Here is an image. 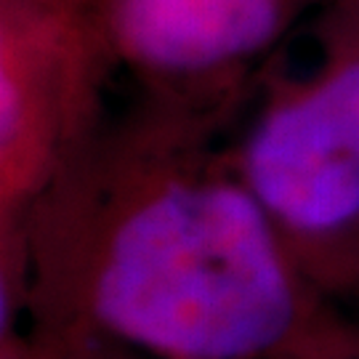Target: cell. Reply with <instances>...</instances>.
Returning <instances> with one entry per match:
<instances>
[{"label":"cell","mask_w":359,"mask_h":359,"mask_svg":"<svg viewBox=\"0 0 359 359\" xmlns=\"http://www.w3.org/2000/svg\"><path fill=\"white\" fill-rule=\"evenodd\" d=\"M243 109L139 93L29 205L25 330L56 354L301 359L348 314L301 271L229 149Z\"/></svg>","instance_id":"cell-1"},{"label":"cell","mask_w":359,"mask_h":359,"mask_svg":"<svg viewBox=\"0 0 359 359\" xmlns=\"http://www.w3.org/2000/svg\"><path fill=\"white\" fill-rule=\"evenodd\" d=\"M304 69L269 62L229 149L301 271L359 314V0H322Z\"/></svg>","instance_id":"cell-2"},{"label":"cell","mask_w":359,"mask_h":359,"mask_svg":"<svg viewBox=\"0 0 359 359\" xmlns=\"http://www.w3.org/2000/svg\"><path fill=\"white\" fill-rule=\"evenodd\" d=\"M117 69L99 0H0V221L93 139Z\"/></svg>","instance_id":"cell-3"},{"label":"cell","mask_w":359,"mask_h":359,"mask_svg":"<svg viewBox=\"0 0 359 359\" xmlns=\"http://www.w3.org/2000/svg\"><path fill=\"white\" fill-rule=\"evenodd\" d=\"M117 67L142 93L243 109L271 53L322 0H99Z\"/></svg>","instance_id":"cell-4"},{"label":"cell","mask_w":359,"mask_h":359,"mask_svg":"<svg viewBox=\"0 0 359 359\" xmlns=\"http://www.w3.org/2000/svg\"><path fill=\"white\" fill-rule=\"evenodd\" d=\"M301 359H359V317L344 333H338L327 344H322L320 348L309 351Z\"/></svg>","instance_id":"cell-5"},{"label":"cell","mask_w":359,"mask_h":359,"mask_svg":"<svg viewBox=\"0 0 359 359\" xmlns=\"http://www.w3.org/2000/svg\"><path fill=\"white\" fill-rule=\"evenodd\" d=\"M56 359H142L133 354H123V351H109V348H75V351H65Z\"/></svg>","instance_id":"cell-6"}]
</instances>
